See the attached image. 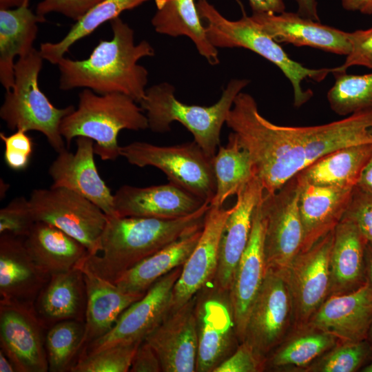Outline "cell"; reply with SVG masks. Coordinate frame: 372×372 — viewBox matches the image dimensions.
<instances>
[{"mask_svg": "<svg viewBox=\"0 0 372 372\" xmlns=\"http://www.w3.org/2000/svg\"><path fill=\"white\" fill-rule=\"evenodd\" d=\"M35 223L29 200L23 196L14 198L0 210V234L25 238Z\"/></svg>", "mask_w": 372, "mask_h": 372, "instance_id": "obj_41", "label": "cell"}, {"mask_svg": "<svg viewBox=\"0 0 372 372\" xmlns=\"http://www.w3.org/2000/svg\"><path fill=\"white\" fill-rule=\"evenodd\" d=\"M130 372H163L159 358L150 344L143 340L138 346Z\"/></svg>", "mask_w": 372, "mask_h": 372, "instance_id": "obj_47", "label": "cell"}, {"mask_svg": "<svg viewBox=\"0 0 372 372\" xmlns=\"http://www.w3.org/2000/svg\"><path fill=\"white\" fill-rule=\"evenodd\" d=\"M152 19L155 31L173 37H187L209 64L220 63L217 48L209 41L194 0H155Z\"/></svg>", "mask_w": 372, "mask_h": 372, "instance_id": "obj_33", "label": "cell"}, {"mask_svg": "<svg viewBox=\"0 0 372 372\" xmlns=\"http://www.w3.org/2000/svg\"><path fill=\"white\" fill-rule=\"evenodd\" d=\"M86 288L79 266L51 275L34 302L37 315L46 327L66 320L85 321Z\"/></svg>", "mask_w": 372, "mask_h": 372, "instance_id": "obj_28", "label": "cell"}, {"mask_svg": "<svg viewBox=\"0 0 372 372\" xmlns=\"http://www.w3.org/2000/svg\"><path fill=\"white\" fill-rule=\"evenodd\" d=\"M103 0H42L36 8V14L45 19L50 12H57L75 21Z\"/></svg>", "mask_w": 372, "mask_h": 372, "instance_id": "obj_46", "label": "cell"}, {"mask_svg": "<svg viewBox=\"0 0 372 372\" xmlns=\"http://www.w3.org/2000/svg\"><path fill=\"white\" fill-rule=\"evenodd\" d=\"M198 349L196 372H213L236 349L238 340L229 291L214 282L195 296Z\"/></svg>", "mask_w": 372, "mask_h": 372, "instance_id": "obj_11", "label": "cell"}, {"mask_svg": "<svg viewBox=\"0 0 372 372\" xmlns=\"http://www.w3.org/2000/svg\"><path fill=\"white\" fill-rule=\"evenodd\" d=\"M0 138L5 145L3 158L6 165L15 171L25 169L33 150V142L27 132L17 130L10 135L1 132Z\"/></svg>", "mask_w": 372, "mask_h": 372, "instance_id": "obj_42", "label": "cell"}, {"mask_svg": "<svg viewBox=\"0 0 372 372\" xmlns=\"http://www.w3.org/2000/svg\"><path fill=\"white\" fill-rule=\"evenodd\" d=\"M261 200L255 209L250 237L236 268L229 289L236 330L240 343L244 340L249 313L267 271Z\"/></svg>", "mask_w": 372, "mask_h": 372, "instance_id": "obj_21", "label": "cell"}, {"mask_svg": "<svg viewBox=\"0 0 372 372\" xmlns=\"http://www.w3.org/2000/svg\"><path fill=\"white\" fill-rule=\"evenodd\" d=\"M74 153L65 149L50 165L51 187H64L76 192L97 205L107 216H115L114 194L101 177L94 154V142L87 137L76 138Z\"/></svg>", "mask_w": 372, "mask_h": 372, "instance_id": "obj_16", "label": "cell"}, {"mask_svg": "<svg viewBox=\"0 0 372 372\" xmlns=\"http://www.w3.org/2000/svg\"><path fill=\"white\" fill-rule=\"evenodd\" d=\"M342 8L347 11L372 14V0H341Z\"/></svg>", "mask_w": 372, "mask_h": 372, "instance_id": "obj_50", "label": "cell"}, {"mask_svg": "<svg viewBox=\"0 0 372 372\" xmlns=\"http://www.w3.org/2000/svg\"><path fill=\"white\" fill-rule=\"evenodd\" d=\"M149 0H103L76 21L60 41L41 44L39 52L43 59L56 65L71 46L87 37L99 26L111 21L125 10L134 9Z\"/></svg>", "mask_w": 372, "mask_h": 372, "instance_id": "obj_36", "label": "cell"}, {"mask_svg": "<svg viewBox=\"0 0 372 372\" xmlns=\"http://www.w3.org/2000/svg\"><path fill=\"white\" fill-rule=\"evenodd\" d=\"M182 267H176L154 282L120 315L107 333L87 345L79 358L114 345L142 342L171 311L173 289Z\"/></svg>", "mask_w": 372, "mask_h": 372, "instance_id": "obj_14", "label": "cell"}, {"mask_svg": "<svg viewBox=\"0 0 372 372\" xmlns=\"http://www.w3.org/2000/svg\"><path fill=\"white\" fill-rule=\"evenodd\" d=\"M251 17L278 43L307 46L339 55L350 52L347 32L304 18L297 12L252 14Z\"/></svg>", "mask_w": 372, "mask_h": 372, "instance_id": "obj_22", "label": "cell"}, {"mask_svg": "<svg viewBox=\"0 0 372 372\" xmlns=\"http://www.w3.org/2000/svg\"><path fill=\"white\" fill-rule=\"evenodd\" d=\"M366 340L372 346V322H371V325L369 327V329L368 330L367 336H366Z\"/></svg>", "mask_w": 372, "mask_h": 372, "instance_id": "obj_56", "label": "cell"}, {"mask_svg": "<svg viewBox=\"0 0 372 372\" xmlns=\"http://www.w3.org/2000/svg\"><path fill=\"white\" fill-rule=\"evenodd\" d=\"M29 1L14 8L0 9V82L6 91L14 84L15 57L34 49L37 24L46 21L29 8Z\"/></svg>", "mask_w": 372, "mask_h": 372, "instance_id": "obj_29", "label": "cell"}, {"mask_svg": "<svg viewBox=\"0 0 372 372\" xmlns=\"http://www.w3.org/2000/svg\"><path fill=\"white\" fill-rule=\"evenodd\" d=\"M47 330L34 305L0 299V349L17 372L48 371Z\"/></svg>", "mask_w": 372, "mask_h": 372, "instance_id": "obj_15", "label": "cell"}, {"mask_svg": "<svg viewBox=\"0 0 372 372\" xmlns=\"http://www.w3.org/2000/svg\"><path fill=\"white\" fill-rule=\"evenodd\" d=\"M0 372H17V369L5 353L0 349Z\"/></svg>", "mask_w": 372, "mask_h": 372, "instance_id": "obj_53", "label": "cell"}, {"mask_svg": "<svg viewBox=\"0 0 372 372\" xmlns=\"http://www.w3.org/2000/svg\"><path fill=\"white\" fill-rule=\"evenodd\" d=\"M120 156L133 165L152 166L172 183L205 202L211 203L216 188L212 158L194 141L159 146L134 141L120 147Z\"/></svg>", "mask_w": 372, "mask_h": 372, "instance_id": "obj_8", "label": "cell"}, {"mask_svg": "<svg viewBox=\"0 0 372 372\" xmlns=\"http://www.w3.org/2000/svg\"><path fill=\"white\" fill-rule=\"evenodd\" d=\"M264 188L256 176L236 194L220 234L218 267L214 282L229 291L237 265L247 245L255 209L264 195Z\"/></svg>", "mask_w": 372, "mask_h": 372, "instance_id": "obj_20", "label": "cell"}, {"mask_svg": "<svg viewBox=\"0 0 372 372\" xmlns=\"http://www.w3.org/2000/svg\"><path fill=\"white\" fill-rule=\"evenodd\" d=\"M138 103L121 93L99 94L85 88L79 103L63 118L60 132L69 147L74 138L84 136L94 142V153L103 161L120 156L118 135L122 130L149 128L146 114Z\"/></svg>", "mask_w": 372, "mask_h": 372, "instance_id": "obj_4", "label": "cell"}, {"mask_svg": "<svg viewBox=\"0 0 372 372\" xmlns=\"http://www.w3.org/2000/svg\"><path fill=\"white\" fill-rule=\"evenodd\" d=\"M249 82L248 79H231L220 99L210 106L182 103L176 98L174 87L163 82L146 89L139 103L152 132H168L172 122H179L192 133L194 141L203 151L213 158L220 146L221 129L234 99Z\"/></svg>", "mask_w": 372, "mask_h": 372, "instance_id": "obj_5", "label": "cell"}, {"mask_svg": "<svg viewBox=\"0 0 372 372\" xmlns=\"http://www.w3.org/2000/svg\"><path fill=\"white\" fill-rule=\"evenodd\" d=\"M338 342L331 334L309 323L293 326L266 358L265 371L305 372Z\"/></svg>", "mask_w": 372, "mask_h": 372, "instance_id": "obj_30", "label": "cell"}, {"mask_svg": "<svg viewBox=\"0 0 372 372\" xmlns=\"http://www.w3.org/2000/svg\"><path fill=\"white\" fill-rule=\"evenodd\" d=\"M210 203L176 219L107 216L98 247L83 263L94 273L114 283L141 261L179 238L203 228Z\"/></svg>", "mask_w": 372, "mask_h": 372, "instance_id": "obj_3", "label": "cell"}, {"mask_svg": "<svg viewBox=\"0 0 372 372\" xmlns=\"http://www.w3.org/2000/svg\"><path fill=\"white\" fill-rule=\"evenodd\" d=\"M43 60L39 50L34 48L18 59L14 65V84L6 91L0 117L10 130L43 134L59 153L66 149L61 123L75 108L72 105L55 107L40 90L38 79Z\"/></svg>", "mask_w": 372, "mask_h": 372, "instance_id": "obj_7", "label": "cell"}, {"mask_svg": "<svg viewBox=\"0 0 372 372\" xmlns=\"http://www.w3.org/2000/svg\"><path fill=\"white\" fill-rule=\"evenodd\" d=\"M0 235V299L33 305L51 276L34 261L24 238Z\"/></svg>", "mask_w": 372, "mask_h": 372, "instance_id": "obj_24", "label": "cell"}, {"mask_svg": "<svg viewBox=\"0 0 372 372\" xmlns=\"http://www.w3.org/2000/svg\"><path fill=\"white\" fill-rule=\"evenodd\" d=\"M293 327L292 300L283 273L267 269L249 313L242 342L265 363Z\"/></svg>", "mask_w": 372, "mask_h": 372, "instance_id": "obj_12", "label": "cell"}, {"mask_svg": "<svg viewBox=\"0 0 372 372\" xmlns=\"http://www.w3.org/2000/svg\"><path fill=\"white\" fill-rule=\"evenodd\" d=\"M298 183V209L304 236L301 251H303L333 231L342 220L354 188Z\"/></svg>", "mask_w": 372, "mask_h": 372, "instance_id": "obj_25", "label": "cell"}, {"mask_svg": "<svg viewBox=\"0 0 372 372\" xmlns=\"http://www.w3.org/2000/svg\"><path fill=\"white\" fill-rule=\"evenodd\" d=\"M342 218L351 220L367 242H372V195L355 186Z\"/></svg>", "mask_w": 372, "mask_h": 372, "instance_id": "obj_44", "label": "cell"}, {"mask_svg": "<svg viewBox=\"0 0 372 372\" xmlns=\"http://www.w3.org/2000/svg\"><path fill=\"white\" fill-rule=\"evenodd\" d=\"M252 14H280L285 12L283 0H249Z\"/></svg>", "mask_w": 372, "mask_h": 372, "instance_id": "obj_48", "label": "cell"}, {"mask_svg": "<svg viewBox=\"0 0 372 372\" xmlns=\"http://www.w3.org/2000/svg\"><path fill=\"white\" fill-rule=\"evenodd\" d=\"M110 24L112 38L101 40L87 58L64 56L58 61L59 88L84 87L99 94L121 93L139 103L145 94L148 72L138 62L154 56V50L145 40L135 44L133 29L119 17Z\"/></svg>", "mask_w": 372, "mask_h": 372, "instance_id": "obj_2", "label": "cell"}, {"mask_svg": "<svg viewBox=\"0 0 372 372\" xmlns=\"http://www.w3.org/2000/svg\"><path fill=\"white\" fill-rule=\"evenodd\" d=\"M371 156L372 144L344 147L320 158L296 177L314 185L354 188Z\"/></svg>", "mask_w": 372, "mask_h": 372, "instance_id": "obj_32", "label": "cell"}, {"mask_svg": "<svg viewBox=\"0 0 372 372\" xmlns=\"http://www.w3.org/2000/svg\"><path fill=\"white\" fill-rule=\"evenodd\" d=\"M333 234L334 229L300 251L282 272L292 300L293 326L307 324L329 296Z\"/></svg>", "mask_w": 372, "mask_h": 372, "instance_id": "obj_13", "label": "cell"}, {"mask_svg": "<svg viewBox=\"0 0 372 372\" xmlns=\"http://www.w3.org/2000/svg\"><path fill=\"white\" fill-rule=\"evenodd\" d=\"M85 333L84 321L66 320L48 329L45 350L48 371H71L82 351Z\"/></svg>", "mask_w": 372, "mask_h": 372, "instance_id": "obj_37", "label": "cell"}, {"mask_svg": "<svg viewBox=\"0 0 372 372\" xmlns=\"http://www.w3.org/2000/svg\"><path fill=\"white\" fill-rule=\"evenodd\" d=\"M335 83L327 93L331 109L340 116L372 110V72H333Z\"/></svg>", "mask_w": 372, "mask_h": 372, "instance_id": "obj_38", "label": "cell"}, {"mask_svg": "<svg viewBox=\"0 0 372 372\" xmlns=\"http://www.w3.org/2000/svg\"><path fill=\"white\" fill-rule=\"evenodd\" d=\"M140 342L116 344L81 355L70 372H127Z\"/></svg>", "mask_w": 372, "mask_h": 372, "instance_id": "obj_40", "label": "cell"}, {"mask_svg": "<svg viewBox=\"0 0 372 372\" xmlns=\"http://www.w3.org/2000/svg\"><path fill=\"white\" fill-rule=\"evenodd\" d=\"M367 240L351 220L342 218L334 229L330 256V296L355 291L366 284Z\"/></svg>", "mask_w": 372, "mask_h": 372, "instance_id": "obj_27", "label": "cell"}, {"mask_svg": "<svg viewBox=\"0 0 372 372\" xmlns=\"http://www.w3.org/2000/svg\"><path fill=\"white\" fill-rule=\"evenodd\" d=\"M216 188L210 205L223 207L226 200L234 194L254 176L250 156L238 143L231 132L226 146L219 148L212 158Z\"/></svg>", "mask_w": 372, "mask_h": 372, "instance_id": "obj_35", "label": "cell"}, {"mask_svg": "<svg viewBox=\"0 0 372 372\" xmlns=\"http://www.w3.org/2000/svg\"><path fill=\"white\" fill-rule=\"evenodd\" d=\"M372 358V346L366 340L342 342L325 352L305 372L360 371Z\"/></svg>", "mask_w": 372, "mask_h": 372, "instance_id": "obj_39", "label": "cell"}, {"mask_svg": "<svg viewBox=\"0 0 372 372\" xmlns=\"http://www.w3.org/2000/svg\"><path fill=\"white\" fill-rule=\"evenodd\" d=\"M205 203L169 182L145 187L125 185L114 194L115 216L121 217L176 219L195 212Z\"/></svg>", "mask_w": 372, "mask_h": 372, "instance_id": "obj_19", "label": "cell"}, {"mask_svg": "<svg viewBox=\"0 0 372 372\" xmlns=\"http://www.w3.org/2000/svg\"><path fill=\"white\" fill-rule=\"evenodd\" d=\"M195 296L172 311L144 339L154 349L163 372H194L198 339L194 311Z\"/></svg>", "mask_w": 372, "mask_h": 372, "instance_id": "obj_17", "label": "cell"}, {"mask_svg": "<svg viewBox=\"0 0 372 372\" xmlns=\"http://www.w3.org/2000/svg\"><path fill=\"white\" fill-rule=\"evenodd\" d=\"M78 266L83 273L87 298L83 351L107 333L120 315L145 293L123 292L114 283L94 273L83 262Z\"/></svg>", "mask_w": 372, "mask_h": 372, "instance_id": "obj_26", "label": "cell"}, {"mask_svg": "<svg viewBox=\"0 0 372 372\" xmlns=\"http://www.w3.org/2000/svg\"><path fill=\"white\" fill-rule=\"evenodd\" d=\"M372 322V289L366 284L359 289L329 296L311 318L309 324L342 342L366 340Z\"/></svg>", "mask_w": 372, "mask_h": 372, "instance_id": "obj_23", "label": "cell"}, {"mask_svg": "<svg viewBox=\"0 0 372 372\" xmlns=\"http://www.w3.org/2000/svg\"><path fill=\"white\" fill-rule=\"evenodd\" d=\"M356 186L372 195V156L364 168Z\"/></svg>", "mask_w": 372, "mask_h": 372, "instance_id": "obj_51", "label": "cell"}, {"mask_svg": "<svg viewBox=\"0 0 372 372\" xmlns=\"http://www.w3.org/2000/svg\"><path fill=\"white\" fill-rule=\"evenodd\" d=\"M225 123L249 153L266 193L275 192L334 150L372 144V110L320 125L282 126L262 116L254 98L240 92Z\"/></svg>", "mask_w": 372, "mask_h": 372, "instance_id": "obj_1", "label": "cell"}, {"mask_svg": "<svg viewBox=\"0 0 372 372\" xmlns=\"http://www.w3.org/2000/svg\"><path fill=\"white\" fill-rule=\"evenodd\" d=\"M35 222L52 225L94 253L107 216L94 203L70 189L50 187L34 189L28 198Z\"/></svg>", "mask_w": 372, "mask_h": 372, "instance_id": "obj_9", "label": "cell"}, {"mask_svg": "<svg viewBox=\"0 0 372 372\" xmlns=\"http://www.w3.org/2000/svg\"><path fill=\"white\" fill-rule=\"evenodd\" d=\"M265 371V362L245 342L239 344L236 349L213 372H260Z\"/></svg>", "mask_w": 372, "mask_h": 372, "instance_id": "obj_45", "label": "cell"}, {"mask_svg": "<svg viewBox=\"0 0 372 372\" xmlns=\"http://www.w3.org/2000/svg\"><path fill=\"white\" fill-rule=\"evenodd\" d=\"M365 276L366 284L372 289V242H367L365 247Z\"/></svg>", "mask_w": 372, "mask_h": 372, "instance_id": "obj_52", "label": "cell"}, {"mask_svg": "<svg viewBox=\"0 0 372 372\" xmlns=\"http://www.w3.org/2000/svg\"><path fill=\"white\" fill-rule=\"evenodd\" d=\"M232 207L210 205L200 237L183 265L172 293V311L192 300L204 287L214 281L218 267V246L224 224Z\"/></svg>", "mask_w": 372, "mask_h": 372, "instance_id": "obj_18", "label": "cell"}, {"mask_svg": "<svg viewBox=\"0 0 372 372\" xmlns=\"http://www.w3.org/2000/svg\"><path fill=\"white\" fill-rule=\"evenodd\" d=\"M25 0H0V9H10L21 6Z\"/></svg>", "mask_w": 372, "mask_h": 372, "instance_id": "obj_54", "label": "cell"}, {"mask_svg": "<svg viewBox=\"0 0 372 372\" xmlns=\"http://www.w3.org/2000/svg\"><path fill=\"white\" fill-rule=\"evenodd\" d=\"M351 44L350 52L342 65L333 68V72H347L353 66H362L372 69V27L348 32ZM332 72V73H333Z\"/></svg>", "mask_w": 372, "mask_h": 372, "instance_id": "obj_43", "label": "cell"}, {"mask_svg": "<svg viewBox=\"0 0 372 372\" xmlns=\"http://www.w3.org/2000/svg\"><path fill=\"white\" fill-rule=\"evenodd\" d=\"M362 372H372V358L370 361L360 370Z\"/></svg>", "mask_w": 372, "mask_h": 372, "instance_id": "obj_55", "label": "cell"}, {"mask_svg": "<svg viewBox=\"0 0 372 372\" xmlns=\"http://www.w3.org/2000/svg\"><path fill=\"white\" fill-rule=\"evenodd\" d=\"M202 229L179 238L141 261L114 284L123 292L145 294L159 278L185 263L200 237Z\"/></svg>", "mask_w": 372, "mask_h": 372, "instance_id": "obj_34", "label": "cell"}, {"mask_svg": "<svg viewBox=\"0 0 372 372\" xmlns=\"http://www.w3.org/2000/svg\"><path fill=\"white\" fill-rule=\"evenodd\" d=\"M299 192L296 176L275 192H264L260 209L267 269L284 271L301 251L304 236Z\"/></svg>", "mask_w": 372, "mask_h": 372, "instance_id": "obj_10", "label": "cell"}, {"mask_svg": "<svg viewBox=\"0 0 372 372\" xmlns=\"http://www.w3.org/2000/svg\"><path fill=\"white\" fill-rule=\"evenodd\" d=\"M298 6L297 13L306 19L320 21L316 0H294Z\"/></svg>", "mask_w": 372, "mask_h": 372, "instance_id": "obj_49", "label": "cell"}, {"mask_svg": "<svg viewBox=\"0 0 372 372\" xmlns=\"http://www.w3.org/2000/svg\"><path fill=\"white\" fill-rule=\"evenodd\" d=\"M196 7L207 37L216 48H243L276 65L288 79L293 91L294 105L300 107L313 96L302 88L304 80L323 81L333 68L311 69L291 59L282 47L265 32L251 16L236 21L225 18L207 0H198Z\"/></svg>", "mask_w": 372, "mask_h": 372, "instance_id": "obj_6", "label": "cell"}, {"mask_svg": "<svg viewBox=\"0 0 372 372\" xmlns=\"http://www.w3.org/2000/svg\"><path fill=\"white\" fill-rule=\"evenodd\" d=\"M24 242L34 261L50 276L77 267L88 254L79 240L43 222L34 223Z\"/></svg>", "mask_w": 372, "mask_h": 372, "instance_id": "obj_31", "label": "cell"}]
</instances>
